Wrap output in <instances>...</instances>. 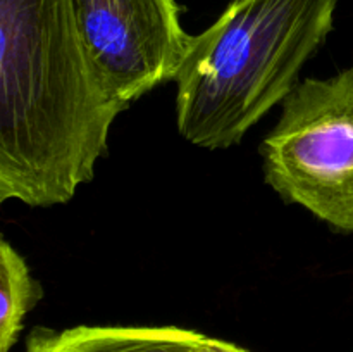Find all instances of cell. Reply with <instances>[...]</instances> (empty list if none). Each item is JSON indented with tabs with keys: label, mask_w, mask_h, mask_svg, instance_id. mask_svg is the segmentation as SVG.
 <instances>
[{
	"label": "cell",
	"mask_w": 353,
	"mask_h": 352,
	"mask_svg": "<svg viewBox=\"0 0 353 352\" xmlns=\"http://www.w3.org/2000/svg\"><path fill=\"white\" fill-rule=\"evenodd\" d=\"M128 107L86 47L74 0H0V202H69Z\"/></svg>",
	"instance_id": "cell-1"
},
{
	"label": "cell",
	"mask_w": 353,
	"mask_h": 352,
	"mask_svg": "<svg viewBox=\"0 0 353 352\" xmlns=\"http://www.w3.org/2000/svg\"><path fill=\"white\" fill-rule=\"evenodd\" d=\"M90 54L126 106L174 81L192 35L176 0H74Z\"/></svg>",
	"instance_id": "cell-4"
},
{
	"label": "cell",
	"mask_w": 353,
	"mask_h": 352,
	"mask_svg": "<svg viewBox=\"0 0 353 352\" xmlns=\"http://www.w3.org/2000/svg\"><path fill=\"white\" fill-rule=\"evenodd\" d=\"M43 297V286L31 276L23 255L0 242V352H9L19 338L26 314Z\"/></svg>",
	"instance_id": "cell-6"
},
{
	"label": "cell",
	"mask_w": 353,
	"mask_h": 352,
	"mask_svg": "<svg viewBox=\"0 0 353 352\" xmlns=\"http://www.w3.org/2000/svg\"><path fill=\"white\" fill-rule=\"evenodd\" d=\"M203 337L178 326H37L24 352H193Z\"/></svg>",
	"instance_id": "cell-5"
},
{
	"label": "cell",
	"mask_w": 353,
	"mask_h": 352,
	"mask_svg": "<svg viewBox=\"0 0 353 352\" xmlns=\"http://www.w3.org/2000/svg\"><path fill=\"white\" fill-rule=\"evenodd\" d=\"M268 185L340 233H353V66L307 78L261 145Z\"/></svg>",
	"instance_id": "cell-3"
},
{
	"label": "cell",
	"mask_w": 353,
	"mask_h": 352,
	"mask_svg": "<svg viewBox=\"0 0 353 352\" xmlns=\"http://www.w3.org/2000/svg\"><path fill=\"white\" fill-rule=\"evenodd\" d=\"M338 0H233L192 37L176 76V124L196 147L240 144L299 85L333 30Z\"/></svg>",
	"instance_id": "cell-2"
},
{
	"label": "cell",
	"mask_w": 353,
	"mask_h": 352,
	"mask_svg": "<svg viewBox=\"0 0 353 352\" xmlns=\"http://www.w3.org/2000/svg\"><path fill=\"white\" fill-rule=\"evenodd\" d=\"M193 352H248L245 349L238 347V345L231 344V342L219 340V338L203 337V340L193 349Z\"/></svg>",
	"instance_id": "cell-7"
}]
</instances>
